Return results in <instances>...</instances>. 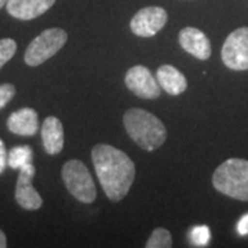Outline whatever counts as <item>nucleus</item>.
Segmentation results:
<instances>
[{"instance_id":"15","label":"nucleus","mask_w":248,"mask_h":248,"mask_svg":"<svg viewBox=\"0 0 248 248\" xmlns=\"http://www.w3.org/2000/svg\"><path fill=\"white\" fill-rule=\"evenodd\" d=\"M32 159H33V152H32L31 146H28V145L16 146V148L10 149V152L7 153V166L14 170H19L21 167L32 163Z\"/></svg>"},{"instance_id":"11","label":"nucleus","mask_w":248,"mask_h":248,"mask_svg":"<svg viewBox=\"0 0 248 248\" xmlns=\"http://www.w3.org/2000/svg\"><path fill=\"white\" fill-rule=\"evenodd\" d=\"M55 0H9L6 7L11 17L21 21H31L43 16L51 9Z\"/></svg>"},{"instance_id":"10","label":"nucleus","mask_w":248,"mask_h":248,"mask_svg":"<svg viewBox=\"0 0 248 248\" xmlns=\"http://www.w3.org/2000/svg\"><path fill=\"white\" fill-rule=\"evenodd\" d=\"M179 45L186 53L192 54L197 60L205 61L211 57V45L208 37L200 29L192 27L184 28L179 32Z\"/></svg>"},{"instance_id":"6","label":"nucleus","mask_w":248,"mask_h":248,"mask_svg":"<svg viewBox=\"0 0 248 248\" xmlns=\"http://www.w3.org/2000/svg\"><path fill=\"white\" fill-rule=\"evenodd\" d=\"M222 61L232 71H248V28H239L222 46Z\"/></svg>"},{"instance_id":"12","label":"nucleus","mask_w":248,"mask_h":248,"mask_svg":"<svg viewBox=\"0 0 248 248\" xmlns=\"http://www.w3.org/2000/svg\"><path fill=\"white\" fill-rule=\"evenodd\" d=\"M7 128L10 133L32 137L39 130V116L32 108H22L13 112L7 119Z\"/></svg>"},{"instance_id":"3","label":"nucleus","mask_w":248,"mask_h":248,"mask_svg":"<svg viewBox=\"0 0 248 248\" xmlns=\"http://www.w3.org/2000/svg\"><path fill=\"white\" fill-rule=\"evenodd\" d=\"M214 187L232 199L248 202V160L228 159L214 171Z\"/></svg>"},{"instance_id":"21","label":"nucleus","mask_w":248,"mask_h":248,"mask_svg":"<svg viewBox=\"0 0 248 248\" xmlns=\"http://www.w3.org/2000/svg\"><path fill=\"white\" fill-rule=\"evenodd\" d=\"M237 232H239L240 236H246L248 234V214L243 215L241 219L237 223Z\"/></svg>"},{"instance_id":"20","label":"nucleus","mask_w":248,"mask_h":248,"mask_svg":"<svg viewBox=\"0 0 248 248\" xmlns=\"http://www.w3.org/2000/svg\"><path fill=\"white\" fill-rule=\"evenodd\" d=\"M7 167V151L3 141L0 140V174Z\"/></svg>"},{"instance_id":"16","label":"nucleus","mask_w":248,"mask_h":248,"mask_svg":"<svg viewBox=\"0 0 248 248\" xmlns=\"http://www.w3.org/2000/svg\"><path fill=\"white\" fill-rule=\"evenodd\" d=\"M146 248H170L172 247V237L171 233L164 228H157L152 232L151 237L148 239Z\"/></svg>"},{"instance_id":"1","label":"nucleus","mask_w":248,"mask_h":248,"mask_svg":"<svg viewBox=\"0 0 248 248\" xmlns=\"http://www.w3.org/2000/svg\"><path fill=\"white\" fill-rule=\"evenodd\" d=\"M98 181L108 199L120 202L130 192L135 178V166L124 152L108 143H98L91 152Z\"/></svg>"},{"instance_id":"13","label":"nucleus","mask_w":248,"mask_h":248,"mask_svg":"<svg viewBox=\"0 0 248 248\" xmlns=\"http://www.w3.org/2000/svg\"><path fill=\"white\" fill-rule=\"evenodd\" d=\"M42 141L47 155H58L63 149V125L61 120L48 116L42 125Z\"/></svg>"},{"instance_id":"7","label":"nucleus","mask_w":248,"mask_h":248,"mask_svg":"<svg viewBox=\"0 0 248 248\" xmlns=\"http://www.w3.org/2000/svg\"><path fill=\"white\" fill-rule=\"evenodd\" d=\"M124 83L133 94L145 99L159 98L161 93V87L157 83V79L153 78L152 72L142 65L130 68L125 73Z\"/></svg>"},{"instance_id":"18","label":"nucleus","mask_w":248,"mask_h":248,"mask_svg":"<svg viewBox=\"0 0 248 248\" xmlns=\"http://www.w3.org/2000/svg\"><path fill=\"white\" fill-rule=\"evenodd\" d=\"M17 51V43L13 39H1L0 40V69L14 57Z\"/></svg>"},{"instance_id":"4","label":"nucleus","mask_w":248,"mask_h":248,"mask_svg":"<svg viewBox=\"0 0 248 248\" xmlns=\"http://www.w3.org/2000/svg\"><path fill=\"white\" fill-rule=\"evenodd\" d=\"M62 181L71 193L80 203H93L97 197V187L87 166L80 160H69L62 166Z\"/></svg>"},{"instance_id":"8","label":"nucleus","mask_w":248,"mask_h":248,"mask_svg":"<svg viewBox=\"0 0 248 248\" xmlns=\"http://www.w3.org/2000/svg\"><path fill=\"white\" fill-rule=\"evenodd\" d=\"M167 11L157 6L141 9L131 19L130 28L134 35L141 37H152L164 28L167 24Z\"/></svg>"},{"instance_id":"9","label":"nucleus","mask_w":248,"mask_h":248,"mask_svg":"<svg viewBox=\"0 0 248 248\" xmlns=\"http://www.w3.org/2000/svg\"><path fill=\"white\" fill-rule=\"evenodd\" d=\"M35 172V166L32 163L21 167L17 179V187H16V200L18 205L29 211L39 210L43 205L42 196L37 193V190L32 184Z\"/></svg>"},{"instance_id":"22","label":"nucleus","mask_w":248,"mask_h":248,"mask_svg":"<svg viewBox=\"0 0 248 248\" xmlns=\"http://www.w3.org/2000/svg\"><path fill=\"white\" fill-rule=\"evenodd\" d=\"M7 247V237L4 234V232L0 229V248Z\"/></svg>"},{"instance_id":"19","label":"nucleus","mask_w":248,"mask_h":248,"mask_svg":"<svg viewBox=\"0 0 248 248\" xmlns=\"http://www.w3.org/2000/svg\"><path fill=\"white\" fill-rule=\"evenodd\" d=\"M16 87L10 83L0 84V110L9 104L10 101L16 95Z\"/></svg>"},{"instance_id":"14","label":"nucleus","mask_w":248,"mask_h":248,"mask_svg":"<svg viewBox=\"0 0 248 248\" xmlns=\"http://www.w3.org/2000/svg\"><path fill=\"white\" fill-rule=\"evenodd\" d=\"M156 79L161 90L171 95H179L187 87L185 75L172 65H161L156 72Z\"/></svg>"},{"instance_id":"2","label":"nucleus","mask_w":248,"mask_h":248,"mask_svg":"<svg viewBox=\"0 0 248 248\" xmlns=\"http://www.w3.org/2000/svg\"><path fill=\"white\" fill-rule=\"evenodd\" d=\"M123 123L128 137L143 151H156L167 138L163 122L148 110L128 109L123 116Z\"/></svg>"},{"instance_id":"23","label":"nucleus","mask_w":248,"mask_h":248,"mask_svg":"<svg viewBox=\"0 0 248 248\" xmlns=\"http://www.w3.org/2000/svg\"><path fill=\"white\" fill-rule=\"evenodd\" d=\"M7 1H9V0H0V10L3 9V7L7 4Z\"/></svg>"},{"instance_id":"17","label":"nucleus","mask_w":248,"mask_h":248,"mask_svg":"<svg viewBox=\"0 0 248 248\" xmlns=\"http://www.w3.org/2000/svg\"><path fill=\"white\" fill-rule=\"evenodd\" d=\"M189 239L193 243V246H197V247H205V246L210 243V239H211L210 228L205 226V225H200V226L192 228L190 232H189Z\"/></svg>"},{"instance_id":"5","label":"nucleus","mask_w":248,"mask_h":248,"mask_svg":"<svg viewBox=\"0 0 248 248\" xmlns=\"http://www.w3.org/2000/svg\"><path fill=\"white\" fill-rule=\"evenodd\" d=\"M68 40V33L61 28H50L42 32L28 46L24 60L28 66H39L58 53Z\"/></svg>"}]
</instances>
